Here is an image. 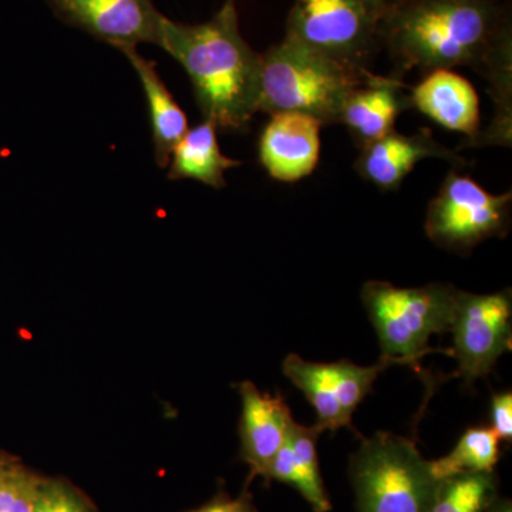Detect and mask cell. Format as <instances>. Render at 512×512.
Masks as SVG:
<instances>
[{
    "mask_svg": "<svg viewBox=\"0 0 512 512\" xmlns=\"http://www.w3.org/2000/svg\"><path fill=\"white\" fill-rule=\"evenodd\" d=\"M399 77H380L372 72L349 94L339 124L348 128L363 148L394 131L397 117L410 109V92Z\"/></svg>",
    "mask_w": 512,
    "mask_h": 512,
    "instance_id": "5bb4252c",
    "label": "cell"
},
{
    "mask_svg": "<svg viewBox=\"0 0 512 512\" xmlns=\"http://www.w3.org/2000/svg\"><path fill=\"white\" fill-rule=\"evenodd\" d=\"M497 498L493 473H468L440 481L429 512H484Z\"/></svg>",
    "mask_w": 512,
    "mask_h": 512,
    "instance_id": "ffe728a7",
    "label": "cell"
},
{
    "mask_svg": "<svg viewBox=\"0 0 512 512\" xmlns=\"http://www.w3.org/2000/svg\"><path fill=\"white\" fill-rule=\"evenodd\" d=\"M217 128L214 121L202 120L187 131L171 154L170 180H195L217 190L225 187V173L242 163L221 153Z\"/></svg>",
    "mask_w": 512,
    "mask_h": 512,
    "instance_id": "ac0fdd59",
    "label": "cell"
},
{
    "mask_svg": "<svg viewBox=\"0 0 512 512\" xmlns=\"http://www.w3.org/2000/svg\"><path fill=\"white\" fill-rule=\"evenodd\" d=\"M56 18L107 45L158 46L163 13L153 0H46Z\"/></svg>",
    "mask_w": 512,
    "mask_h": 512,
    "instance_id": "30bf717a",
    "label": "cell"
},
{
    "mask_svg": "<svg viewBox=\"0 0 512 512\" xmlns=\"http://www.w3.org/2000/svg\"><path fill=\"white\" fill-rule=\"evenodd\" d=\"M410 104L434 123L468 137L480 136V99L473 84L453 70H433L410 90Z\"/></svg>",
    "mask_w": 512,
    "mask_h": 512,
    "instance_id": "9a60e30c",
    "label": "cell"
},
{
    "mask_svg": "<svg viewBox=\"0 0 512 512\" xmlns=\"http://www.w3.org/2000/svg\"><path fill=\"white\" fill-rule=\"evenodd\" d=\"M511 289L490 295L456 291L450 330L457 376L471 386L490 375L497 360L512 349Z\"/></svg>",
    "mask_w": 512,
    "mask_h": 512,
    "instance_id": "ba28073f",
    "label": "cell"
},
{
    "mask_svg": "<svg viewBox=\"0 0 512 512\" xmlns=\"http://www.w3.org/2000/svg\"><path fill=\"white\" fill-rule=\"evenodd\" d=\"M35 512H96L86 495L62 478H40Z\"/></svg>",
    "mask_w": 512,
    "mask_h": 512,
    "instance_id": "44dd1931",
    "label": "cell"
},
{
    "mask_svg": "<svg viewBox=\"0 0 512 512\" xmlns=\"http://www.w3.org/2000/svg\"><path fill=\"white\" fill-rule=\"evenodd\" d=\"M491 429L498 439H512V394L511 392L494 394L491 400Z\"/></svg>",
    "mask_w": 512,
    "mask_h": 512,
    "instance_id": "7402d4cb",
    "label": "cell"
},
{
    "mask_svg": "<svg viewBox=\"0 0 512 512\" xmlns=\"http://www.w3.org/2000/svg\"><path fill=\"white\" fill-rule=\"evenodd\" d=\"M369 2L370 8H372L373 12L377 16V19L382 20L387 13L392 12V10L399 8L400 5H403L407 0H367Z\"/></svg>",
    "mask_w": 512,
    "mask_h": 512,
    "instance_id": "d4e9b609",
    "label": "cell"
},
{
    "mask_svg": "<svg viewBox=\"0 0 512 512\" xmlns=\"http://www.w3.org/2000/svg\"><path fill=\"white\" fill-rule=\"evenodd\" d=\"M357 512H429L440 481L413 440L379 431L349 461Z\"/></svg>",
    "mask_w": 512,
    "mask_h": 512,
    "instance_id": "277c9868",
    "label": "cell"
},
{
    "mask_svg": "<svg viewBox=\"0 0 512 512\" xmlns=\"http://www.w3.org/2000/svg\"><path fill=\"white\" fill-rule=\"evenodd\" d=\"M319 434L315 426L306 427L295 421L265 478L292 485L308 501L313 511L329 512L332 504L320 476L316 450Z\"/></svg>",
    "mask_w": 512,
    "mask_h": 512,
    "instance_id": "2e32d148",
    "label": "cell"
},
{
    "mask_svg": "<svg viewBox=\"0 0 512 512\" xmlns=\"http://www.w3.org/2000/svg\"><path fill=\"white\" fill-rule=\"evenodd\" d=\"M456 291L453 285L396 288L389 282H366L360 295L379 338L380 360L416 367L426 353L436 352L429 340L450 330Z\"/></svg>",
    "mask_w": 512,
    "mask_h": 512,
    "instance_id": "5b68a950",
    "label": "cell"
},
{
    "mask_svg": "<svg viewBox=\"0 0 512 512\" xmlns=\"http://www.w3.org/2000/svg\"><path fill=\"white\" fill-rule=\"evenodd\" d=\"M238 389L242 399L241 457L252 477L265 478L295 420L281 394L261 393L251 382H242Z\"/></svg>",
    "mask_w": 512,
    "mask_h": 512,
    "instance_id": "4fadbf2b",
    "label": "cell"
},
{
    "mask_svg": "<svg viewBox=\"0 0 512 512\" xmlns=\"http://www.w3.org/2000/svg\"><path fill=\"white\" fill-rule=\"evenodd\" d=\"M158 47L184 67L204 120L244 130L258 113L261 55L242 36L235 0L198 25L164 16Z\"/></svg>",
    "mask_w": 512,
    "mask_h": 512,
    "instance_id": "7a4b0ae2",
    "label": "cell"
},
{
    "mask_svg": "<svg viewBox=\"0 0 512 512\" xmlns=\"http://www.w3.org/2000/svg\"><path fill=\"white\" fill-rule=\"evenodd\" d=\"M308 114H272L259 137V161L266 173L281 183H296L315 171L319 163L320 128Z\"/></svg>",
    "mask_w": 512,
    "mask_h": 512,
    "instance_id": "8fae6325",
    "label": "cell"
},
{
    "mask_svg": "<svg viewBox=\"0 0 512 512\" xmlns=\"http://www.w3.org/2000/svg\"><path fill=\"white\" fill-rule=\"evenodd\" d=\"M6 466H8V463H5V461L0 460V476H2L3 470H5Z\"/></svg>",
    "mask_w": 512,
    "mask_h": 512,
    "instance_id": "4316f807",
    "label": "cell"
},
{
    "mask_svg": "<svg viewBox=\"0 0 512 512\" xmlns=\"http://www.w3.org/2000/svg\"><path fill=\"white\" fill-rule=\"evenodd\" d=\"M390 363L380 360L375 366H357L349 360L335 363L308 362L298 355L286 357L285 376L312 404L318 414L315 427L323 431L353 430L352 417L363 399L372 392L377 376Z\"/></svg>",
    "mask_w": 512,
    "mask_h": 512,
    "instance_id": "9c48e42d",
    "label": "cell"
},
{
    "mask_svg": "<svg viewBox=\"0 0 512 512\" xmlns=\"http://www.w3.org/2000/svg\"><path fill=\"white\" fill-rule=\"evenodd\" d=\"M440 158L453 165H464L450 148L434 138L429 128L419 133H397L396 130L360 148L355 168L366 181L383 191L397 190L420 161Z\"/></svg>",
    "mask_w": 512,
    "mask_h": 512,
    "instance_id": "7c38bea8",
    "label": "cell"
},
{
    "mask_svg": "<svg viewBox=\"0 0 512 512\" xmlns=\"http://www.w3.org/2000/svg\"><path fill=\"white\" fill-rule=\"evenodd\" d=\"M187 512H256L252 505L251 498L247 494H242L238 498H229L225 494L217 495L214 500L210 501L200 508Z\"/></svg>",
    "mask_w": 512,
    "mask_h": 512,
    "instance_id": "603a6c76",
    "label": "cell"
},
{
    "mask_svg": "<svg viewBox=\"0 0 512 512\" xmlns=\"http://www.w3.org/2000/svg\"><path fill=\"white\" fill-rule=\"evenodd\" d=\"M39 483L40 477L35 476L30 471H26L10 512H35Z\"/></svg>",
    "mask_w": 512,
    "mask_h": 512,
    "instance_id": "cb8c5ba5",
    "label": "cell"
},
{
    "mask_svg": "<svg viewBox=\"0 0 512 512\" xmlns=\"http://www.w3.org/2000/svg\"><path fill=\"white\" fill-rule=\"evenodd\" d=\"M500 439L491 427H471L450 454L430 461L437 481L468 473H493L500 458Z\"/></svg>",
    "mask_w": 512,
    "mask_h": 512,
    "instance_id": "d6986e66",
    "label": "cell"
},
{
    "mask_svg": "<svg viewBox=\"0 0 512 512\" xmlns=\"http://www.w3.org/2000/svg\"><path fill=\"white\" fill-rule=\"evenodd\" d=\"M484 512H511V503L507 500H498V498H495L493 503L485 508Z\"/></svg>",
    "mask_w": 512,
    "mask_h": 512,
    "instance_id": "484cf974",
    "label": "cell"
},
{
    "mask_svg": "<svg viewBox=\"0 0 512 512\" xmlns=\"http://www.w3.org/2000/svg\"><path fill=\"white\" fill-rule=\"evenodd\" d=\"M120 52L127 57L143 84L148 113H150L156 161L160 167L165 168L170 164L175 147L190 130L187 116L161 80L156 63L144 59L137 52V47H124Z\"/></svg>",
    "mask_w": 512,
    "mask_h": 512,
    "instance_id": "e0dca14e",
    "label": "cell"
},
{
    "mask_svg": "<svg viewBox=\"0 0 512 512\" xmlns=\"http://www.w3.org/2000/svg\"><path fill=\"white\" fill-rule=\"evenodd\" d=\"M286 36L350 69L369 70L379 19L367 0H293Z\"/></svg>",
    "mask_w": 512,
    "mask_h": 512,
    "instance_id": "52a82bcc",
    "label": "cell"
},
{
    "mask_svg": "<svg viewBox=\"0 0 512 512\" xmlns=\"http://www.w3.org/2000/svg\"><path fill=\"white\" fill-rule=\"evenodd\" d=\"M511 204V192L491 194L468 175L451 171L430 201L424 228L437 247L467 254L487 239L508 234Z\"/></svg>",
    "mask_w": 512,
    "mask_h": 512,
    "instance_id": "8992f818",
    "label": "cell"
},
{
    "mask_svg": "<svg viewBox=\"0 0 512 512\" xmlns=\"http://www.w3.org/2000/svg\"><path fill=\"white\" fill-rule=\"evenodd\" d=\"M370 70H355L286 36L261 55L258 111L308 114L339 124L343 104Z\"/></svg>",
    "mask_w": 512,
    "mask_h": 512,
    "instance_id": "3957f363",
    "label": "cell"
},
{
    "mask_svg": "<svg viewBox=\"0 0 512 512\" xmlns=\"http://www.w3.org/2000/svg\"><path fill=\"white\" fill-rule=\"evenodd\" d=\"M399 73L468 66L488 83L510 79L512 33L495 0H407L379 23Z\"/></svg>",
    "mask_w": 512,
    "mask_h": 512,
    "instance_id": "6da1fadb",
    "label": "cell"
}]
</instances>
